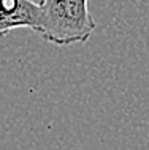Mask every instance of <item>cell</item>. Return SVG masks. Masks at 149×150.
Returning <instances> with one entry per match:
<instances>
[{"mask_svg":"<svg viewBox=\"0 0 149 150\" xmlns=\"http://www.w3.org/2000/svg\"><path fill=\"white\" fill-rule=\"evenodd\" d=\"M89 0H41L37 33L57 46L84 43L95 30Z\"/></svg>","mask_w":149,"mask_h":150,"instance_id":"1","label":"cell"},{"mask_svg":"<svg viewBox=\"0 0 149 150\" xmlns=\"http://www.w3.org/2000/svg\"><path fill=\"white\" fill-rule=\"evenodd\" d=\"M40 3L34 0H0V36L14 29L37 30Z\"/></svg>","mask_w":149,"mask_h":150,"instance_id":"2","label":"cell"}]
</instances>
